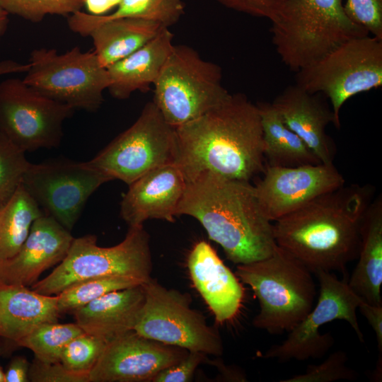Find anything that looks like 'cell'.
Here are the masks:
<instances>
[{"label":"cell","mask_w":382,"mask_h":382,"mask_svg":"<svg viewBox=\"0 0 382 382\" xmlns=\"http://www.w3.org/2000/svg\"><path fill=\"white\" fill-rule=\"evenodd\" d=\"M358 308L374 330L378 352L382 353V305H372L361 299Z\"/></svg>","instance_id":"39"},{"label":"cell","mask_w":382,"mask_h":382,"mask_svg":"<svg viewBox=\"0 0 382 382\" xmlns=\"http://www.w3.org/2000/svg\"><path fill=\"white\" fill-rule=\"evenodd\" d=\"M25 154L0 132V209L21 185L30 163Z\"/></svg>","instance_id":"31"},{"label":"cell","mask_w":382,"mask_h":382,"mask_svg":"<svg viewBox=\"0 0 382 382\" xmlns=\"http://www.w3.org/2000/svg\"><path fill=\"white\" fill-rule=\"evenodd\" d=\"M84 332L76 323H44L16 342L33 351L35 359L45 363L60 362L66 346Z\"/></svg>","instance_id":"28"},{"label":"cell","mask_w":382,"mask_h":382,"mask_svg":"<svg viewBox=\"0 0 382 382\" xmlns=\"http://www.w3.org/2000/svg\"><path fill=\"white\" fill-rule=\"evenodd\" d=\"M73 240L70 231L42 214L16 253L0 262V284L31 286L43 272L62 261Z\"/></svg>","instance_id":"17"},{"label":"cell","mask_w":382,"mask_h":382,"mask_svg":"<svg viewBox=\"0 0 382 382\" xmlns=\"http://www.w3.org/2000/svg\"><path fill=\"white\" fill-rule=\"evenodd\" d=\"M145 301L134 330L159 342L187 351L220 356L219 332L190 306L188 294L167 289L151 278L142 284Z\"/></svg>","instance_id":"11"},{"label":"cell","mask_w":382,"mask_h":382,"mask_svg":"<svg viewBox=\"0 0 382 382\" xmlns=\"http://www.w3.org/2000/svg\"><path fill=\"white\" fill-rule=\"evenodd\" d=\"M197 220L228 260L239 265L270 256L277 246L250 181L205 171L186 182L177 216Z\"/></svg>","instance_id":"3"},{"label":"cell","mask_w":382,"mask_h":382,"mask_svg":"<svg viewBox=\"0 0 382 382\" xmlns=\"http://www.w3.org/2000/svg\"><path fill=\"white\" fill-rule=\"evenodd\" d=\"M152 269L149 236L143 224L132 226L124 240L111 247L98 245L93 235L74 238L59 265L31 289L53 296L74 284L93 278L126 276L146 282L151 278Z\"/></svg>","instance_id":"6"},{"label":"cell","mask_w":382,"mask_h":382,"mask_svg":"<svg viewBox=\"0 0 382 382\" xmlns=\"http://www.w3.org/2000/svg\"><path fill=\"white\" fill-rule=\"evenodd\" d=\"M235 274L258 301L260 310L253 325L271 335L291 331L315 305L312 272L277 245L265 258L238 265Z\"/></svg>","instance_id":"5"},{"label":"cell","mask_w":382,"mask_h":382,"mask_svg":"<svg viewBox=\"0 0 382 382\" xmlns=\"http://www.w3.org/2000/svg\"><path fill=\"white\" fill-rule=\"evenodd\" d=\"M187 267L216 321L221 324L233 320L242 306L244 289L212 245L204 241L197 243L188 255Z\"/></svg>","instance_id":"21"},{"label":"cell","mask_w":382,"mask_h":382,"mask_svg":"<svg viewBox=\"0 0 382 382\" xmlns=\"http://www.w3.org/2000/svg\"><path fill=\"white\" fill-rule=\"evenodd\" d=\"M154 86L152 101L175 128L204 115L231 94L222 85L221 67L185 45L173 46Z\"/></svg>","instance_id":"7"},{"label":"cell","mask_w":382,"mask_h":382,"mask_svg":"<svg viewBox=\"0 0 382 382\" xmlns=\"http://www.w3.org/2000/svg\"><path fill=\"white\" fill-rule=\"evenodd\" d=\"M222 6L246 14L267 18L270 21L279 12L286 0H216Z\"/></svg>","instance_id":"38"},{"label":"cell","mask_w":382,"mask_h":382,"mask_svg":"<svg viewBox=\"0 0 382 382\" xmlns=\"http://www.w3.org/2000/svg\"><path fill=\"white\" fill-rule=\"evenodd\" d=\"M188 352L130 330L107 342L88 374V382H152Z\"/></svg>","instance_id":"16"},{"label":"cell","mask_w":382,"mask_h":382,"mask_svg":"<svg viewBox=\"0 0 382 382\" xmlns=\"http://www.w3.org/2000/svg\"><path fill=\"white\" fill-rule=\"evenodd\" d=\"M358 262L347 284L362 300L382 305V197L378 196L367 207L360 226Z\"/></svg>","instance_id":"25"},{"label":"cell","mask_w":382,"mask_h":382,"mask_svg":"<svg viewBox=\"0 0 382 382\" xmlns=\"http://www.w3.org/2000/svg\"><path fill=\"white\" fill-rule=\"evenodd\" d=\"M271 23L272 44L295 72L344 42L370 35L348 17L342 0H286Z\"/></svg>","instance_id":"4"},{"label":"cell","mask_w":382,"mask_h":382,"mask_svg":"<svg viewBox=\"0 0 382 382\" xmlns=\"http://www.w3.org/2000/svg\"><path fill=\"white\" fill-rule=\"evenodd\" d=\"M74 109L50 99L23 79L0 82V132L25 153L57 147Z\"/></svg>","instance_id":"12"},{"label":"cell","mask_w":382,"mask_h":382,"mask_svg":"<svg viewBox=\"0 0 382 382\" xmlns=\"http://www.w3.org/2000/svg\"><path fill=\"white\" fill-rule=\"evenodd\" d=\"M262 129L265 165L296 167L321 163L283 121L272 103H257Z\"/></svg>","instance_id":"26"},{"label":"cell","mask_w":382,"mask_h":382,"mask_svg":"<svg viewBox=\"0 0 382 382\" xmlns=\"http://www.w3.org/2000/svg\"><path fill=\"white\" fill-rule=\"evenodd\" d=\"M8 21V14L0 8V40L7 31Z\"/></svg>","instance_id":"43"},{"label":"cell","mask_w":382,"mask_h":382,"mask_svg":"<svg viewBox=\"0 0 382 382\" xmlns=\"http://www.w3.org/2000/svg\"><path fill=\"white\" fill-rule=\"evenodd\" d=\"M0 382H5V371H4L1 366H0Z\"/></svg>","instance_id":"44"},{"label":"cell","mask_w":382,"mask_h":382,"mask_svg":"<svg viewBox=\"0 0 382 382\" xmlns=\"http://www.w3.org/2000/svg\"><path fill=\"white\" fill-rule=\"evenodd\" d=\"M347 356L345 351L332 352L321 364L309 365L301 374L282 380V382H331L338 380H356L357 374L347 366Z\"/></svg>","instance_id":"34"},{"label":"cell","mask_w":382,"mask_h":382,"mask_svg":"<svg viewBox=\"0 0 382 382\" xmlns=\"http://www.w3.org/2000/svg\"><path fill=\"white\" fill-rule=\"evenodd\" d=\"M28 378L32 382H88V376L69 371L60 362L45 363L36 359L30 364Z\"/></svg>","instance_id":"36"},{"label":"cell","mask_w":382,"mask_h":382,"mask_svg":"<svg viewBox=\"0 0 382 382\" xmlns=\"http://www.w3.org/2000/svg\"><path fill=\"white\" fill-rule=\"evenodd\" d=\"M296 80L303 89L323 94L330 100L339 129L344 103L382 86V40L370 35L351 39L298 71Z\"/></svg>","instance_id":"8"},{"label":"cell","mask_w":382,"mask_h":382,"mask_svg":"<svg viewBox=\"0 0 382 382\" xmlns=\"http://www.w3.org/2000/svg\"><path fill=\"white\" fill-rule=\"evenodd\" d=\"M83 0H0V8L32 23L47 15L70 16L81 11Z\"/></svg>","instance_id":"32"},{"label":"cell","mask_w":382,"mask_h":382,"mask_svg":"<svg viewBox=\"0 0 382 382\" xmlns=\"http://www.w3.org/2000/svg\"><path fill=\"white\" fill-rule=\"evenodd\" d=\"M184 13L185 4L183 0H122L112 13L91 16L96 21L120 18H143L158 22L169 28L178 22Z\"/></svg>","instance_id":"30"},{"label":"cell","mask_w":382,"mask_h":382,"mask_svg":"<svg viewBox=\"0 0 382 382\" xmlns=\"http://www.w3.org/2000/svg\"><path fill=\"white\" fill-rule=\"evenodd\" d=\"M344 9L352 21L382 40V0H346Z\"/></svg>","instance_id":"35"},{"label":"cell","mask_w":382,"mask_h":382,"mask_svg":"<svg viewBox=\"0 0 382 382\" xmlns=\"http://www.w3.org/2000/svg\"><path fill=\"white\" fill-rule=\"evenodd\" d=\"M173 34L164 27L141 48L107 67L110 94L115 99L125 100L134 91L147 92L173 50Z\"/></svg>","instance_id":"23"},{"label":"cell","mask_w":382,"mask_h":382,"mask_svg":"<svg viewBox=\"0 0 382 382\" xmlns=\"http://www.w3.org/2000/svg\"><path fill=\"white\" fill-rule=\"evenodd\" d=\"M30 363L23 356H17L10 361L5 371V382L29 381Z\"/></svg>","instance_id":"40"},{"label":"cell","mask_w":382,"mask_h":382,"mask_svg":"<svg viewBox=\"0 0 382 382\" xmlns=\"http://www.w3.org/2000/svg\"><path fill=\"white\" fill-rule=\"evenodd\" d=\"M57 299L28 286L0 284V338L16 343L39 325L57 322Z\"/></svg>","instance_id":"24"},{"label":"cell","mask_w":382,"mask_h":382,"mask_svg":"<svg viewBox=\"0 0 382 382\" xmlns=\"http://www.w3.org/2000/svg\"><path fill=\"white\" fill-rule=\"evenodd\" d=\"M16 64L11 59H4L0 61V76L7 74H12L16 71Z\"/></svg>","instance_id":"42"},{"label":"cell","mask_w":382,"mask_h":382,"mask_svg":"<svg viewBox=\"0 0 382 382\" xmlns=\"http://www.w3.org/2000/svg\"><path fill=\"white\" fill-rule=\"evenodd\" d=\"M122 0H83V6L88 14L96 16L107 15L113 8H117Z\"/></svg>","instance_id":"41"},{"label":"cell","mask_w":382,"mask_h":382,"mask_svg":"<svg viewBox=\"0 0 382 382\" xmlns=\"http://www.w3.org/2000/svg\"><path fill=\"white\" fill-rule=\"evenodd\" d=\"M43 213L22 185L0 209V262L19 250L34 221Z\"/></svg>","instance_id":"27"},{"label":"cell","mask_w":382,"mask_h":382,"mask_svg":"<svg viewBox=\"0 0 382 382\" xmlns=\"http://www.w3.org/2000/svg\"><path fill=\"white\" fill-rule=\"evenodd\" d=\"M23 81L42 95L74 110L96 112L110 85L108 70L94 51L78 46L59 54L54 48L33 50Z\"/></svg>","instance_id":"9"},{"label":"cell","mask_w":382,"mask_h":382,"mask_svg":"<svg viewBox=\"0 0 382 382\" xmlns=\"http://www.w3.org/2000/svg\"><path fill=\"white\" fill-rule=\"evenodd\" d=\"M321 93H310L296 84L285 88L272 102L284 123L296 133L322 163H334L336 153L327 126L336 122Z\"/></svg>","instance_id":"20"},{"label":"cell","mask_w":382,"mask_h":382,"mask_svg":"<svg viewBox=\"0 0 382 382\" xmlns=\"http://www.w3.org/2000/svg\"><path fill=\"white\" fill-rule=\"evenodd\" d=\"M313 274L320 285L316 304L282 344L271 347L262 357L282 361L321 358L332 347L334 338L330 333H320L319 328L335 320H346L359 340L364 341L357 317L361 299L347 282L338 279L330 272L317 270Z\"/></svg>","instance_id":"14"},{"label":"cell","mask_w":382,"mask_h":382,"mask_svg":"<svg viewBox=\"0 0 382 382\" xmlns=\"http://www.w3.org/2000/svg\"><path fill=\"white\" fill-rule=\"evenodd\" d=\"M370 185H348L323 194L274 221L276 244L317 270L345 274L357 258L363 216L373 200Z\"/></svg>","instance_id":"2"},{"label":"cell","mask_w":382,"mask_h":382,"mask_svg":"<svg viewBox=\"0 0 382 382\" xmlns=\"http://www.w3.org/2000/svg\"><path fill=\"white\" fill-rule=\"evenodd\" d=\"M175 128L169 125L153 101L137 120L87 163L110 180L128 185L148 171L174 163Z\"/></svg>","instance_id":"10"},{"label":"cell","mask_w":382,"mask_h":382,"mask_svg":"<svg viewBox=\"0 0 382 382\" xmlns=\"http://www.w3.org/2000/svg\"><path fill=\"white\" fill-rule=\"evenodd\" d=\"M186 187V180L175 163L158 166L129 185L120 202V216L129 226L148 219L174 222Z\"/></svg>","instance_id":"18"},{"label":"cell","mask_w":382,"mask_h":382,"mask_svg":"<svg viewBox=\"0 0 382 382\" xmlns=\"http://www.w3.org/2000/svg\"><path fill=\"white\" fill-rule=\"evenodd\" d=\"M145 301L142 284L111 291L76 309L75 323L107 342L134 330Z\"/></svg>","instance_id":"22"},{"label":"cell","mask_w":382,"mask_h":382,"mask_svg":"<svg viewBox=\"0 0 382 382\" xmlns=\"http://www.w3.org/2000/svg\"><path fill=\"white\" fill-rule=\"evenodd\" d=\"M67 24L72 32L91 37L93 51L105 68L141 48L164 28L158 22L143 18L96 21L81 11L69 16Z\"/></svg>","instance_id":"19"},{"label":"cell","mask_w":382,"mask_h":382,"mask_svg":"<svg viewBox=\"0 0 382 382\" xmlns=\"http://www.w3.org/2000/svg\"><path fill=\"white\" fill-rule=\"evenodd\" d=\"M175 134L174 163L186 182L205 171L250 181L265 170L259 110L243 93H231L204 115L175 127Z\"/></svg>","instance_id":"1"},{"label":"cell","mask_w":382,"mask_h":382,"mask_svg":"<svg viewBox=\"0 0 382 382\" xmlns=\"http://www.w3.org/2000/svg\"><path fill=\"white\" fill-rule=\"evenodd\" d=\"M262 174L263 177L253 186L259 206L270 221L345 184L343 175L334 163L296 167L265 165Z\"/></svg>","instance_id":"15"},{"label":"cell","mask_w":382,"mask_h":382,"mask_svg":"<svg viewBox=\"0 0 382 382\" xmlns=\"http://www.w3.org/2000/svg\"><path fill=\"white\" fill-rule=\"evenodd\" d=\"M205 357L206 354L202 352L189 351L181 361L159 372L152 382L190 381L195 370Z\"/></svg>","instance_id":"37"},{"label":"cell","mask_w":382,"mask_h":382,"mask_svg":"<svg viewBox=\"0 0 382 382\" xmlns=\"http://www.w3.org/2000/svg\"><path fill=\"white\" fill-rule=\"evenodd\" d=\"M144 283L134 277L113 276L86 279L74 284L57 295L59 313H73L76 309L111 291Z\"/></svg>","instance_id":"29"},{"label":"cell","mask_w":382,"mask_h":382,"mask_svg":"<svg viewBox=\"0 0 382 382\" xmlns=\"http://www.w3.org/2000/svg\"><path fill=\"white\" fill-rule=\"evenodd\" d=\"M107 341L83 332L64 348L60 363L69 371L88 376L103 352Z\"/></svg>","instance_id":"33"},{"label":"cell","mask_w":382,"mask_h":382,"mask_svg":"<svg viewBox=\"0 0 382 382\" xmlns=\"http://www.w3.org/2000/svg\"><path fill=\"white\" fill-rule=\"evenodd\" d=\"M110 180L87 161L55 158L29 163L21 185L44 214L71 231L88 198Z\"/></svg>","instance_id":"13"}]
</instances>
